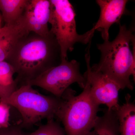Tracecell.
I'll list each match as a JSON object with an SVG mask.
<instances>
[{"label": "cell", "instance_id": "1", "mask_svg": "<svg viewBox=\"0 0 135 135\" xmlns=\"http://www.w3.org/2000/svg\"><path fill=\"white\" fill-rule=\"evenodd\" d=\"M6 61L17 74V85L20 82L22 86L60 64L62 58L60 47L53 34L42 36L30 32L18 42Z\"/></svg>", "mask_w": 135, "mask_h": 135}, {"label": "cell", "instance_id": "3", "mask_svg": "<svg viewBox=\"0 0 135 135\" xmlns=\"http://www.w3.org/2000/svg\"><path fill=\"white\" fill-rule=\"evenodd\" d=\"M68 88L61 97V102L56 114L64 125L66 135H86L94 127L99 106L90 94L89 83L79 95Z\"/></svg>", "mask_w": 135, "mask_h": 135}, {"label": "cell", "instance_id": "19", "mask_svg": "<svg viewBox=\"0 0 135 135\" xmlns=\"http://www.w3.org/2000/svg\"><path fill=\"white\" fill-rule=\"evenodd\" d=\"M14 91L12 89L0 86V99L7 98Z\"/></svg>", "mask_w": 135, "mask_h": 135}, {"label": "cell", "instance_id": "18", "mask_svg": "<svg viewBox=\"0 0 135 135\" xmlns=\"http://www.w3.org/2000/svg\"><path fill=\"white\" fill-rule=\"evenodd\" d=\"M0 135H24L19 127L9 126L7 128H0Z\"/></svg>", "mask_w": 135, "mask_h": 135}, {"label": "cell", "instance_id": "8", "mask_svg": "<svg viewBox=\"0 0 135 135\" xmlns=\"http://www.w3.org/2000/svg\"><path fill=\"white\" fill-rule=\"evenodd\" d=\"M127 0H97L100 9L99 19L93 26L101 33L104 41L109 40V31L114 23H119L126 12Z\"/></svg>", "mask_w": 135, "mask_h": 135}, {"label": "cell", "instance_id": "10", "mask_svg": "<svg viewBox=\"0 0 135 135\" xmlns=\"http://www.w3.org/2000/svg\"><path fill=\"white\" fill-rule=\"evenodd\" d=\"M131 98L130 95L127 94L126 102L115 110L120 135H135V105Z\"/></svg>", "mask_w": 135, "mask_h": 135}, {"label": "cell", "instance_id": "13", "mask_svg": "<svg viewBox=\"0 0 135 135\" xmlns=\"http://www.w3.org/2000/svg\"><path fill=\"white\" fill-rule=\"evenodd\" d=\"M51 3L49 0H29L27 8L44 28L49 29Z\"/></svg>", "mask_w": 135, "mask_h": 135}, {"label": "cell", "instance_id": "16", "mask_svg": "<svg viewBox=\"0 0 135 135\" xmlns=\"http://www.w3.org/2000/svg\"><path fill=\"white\" fill-rule=\"evenodd\" d=\"M28 25L29 31L42 36H49L50 34L49 29L44 28L35 19L31 12L26 8L24 14Z\"/></svg>", "mask_w": 135, "mask_h": 135}, {"label": "cell", "instance_id": "20", "mask_svg": "<svg viewBox=\"0 0 135 135\" xmlns=\"http://www.w3.org/2000/svg\"><path fill=\"white\" fill-rule=\"evenodd\" d=\"M2 17L1 14L0 13V28L2 27L1 24L2 22Z\"/></svg>", "mask_w": 135, "mask_h": 135}, {"label": "cell", "instance_id": "15", "mask_svg": "<svg viewBox=\"0 0 135 135\" xmlns=\"http://www.w3.org/2000/svg\"><path fill=\"white\" fill-rule=\"evenodd\" d=\"M27 135H66L64 129L53 119L48 120L45 125L39 127L38 129Z\"/></svg>", "mask_w": 135, "mask_h": 135}, {"label": "cell", "instance_id": "5", "mask_svg": "<svg viewBox=\"0 0 135 135\" xmlns=\"http://www.w3.org/2000/svg\"><path fill=\"white\" fill-rule=\"evenodd\" d=\"M19 111L24 127H31L44 119H53L61 102V98L44 95L28 84L20 86L9 97L0 99Z\"/></svg>", "mask_w": 135, "mask_h": 135}, {"label": "cell", "instance_id": "12", "mask_svg": "<svg viewBox=\"0 0 135 135\" xmlns=\"http://www.w3.org/2000/svg\"><path fill=\"white\" fill-rule=\"evenodd\" d=\"M29 0H0V11L5 26L15 24L24 14Z\"/></svg>", "mask_w": 135, "mask_h": 135}, {"label": "cell", "instance_id": "4", "mask_svg": "<svg viewBox=\"0 0 135 135\" xmlns=\"http://www.w3.org/2000/svg\"><path fill=\"white\" fill-rule=\"evenodd\" d=\"M50 31L55 36L60 47L62 60L68 59L75 44H86L92 41L95 30L93 27L85 33H77L74 8L68 0H50Z\"/></svg>", "mask_w": 135, "mask_h": 135}, {"label": "cell", "instance_id": "17", "mask_svg": "<svg viewBox=\"0 0 135 135\" xmlns=\"http://www.w3.org/2000/svg\"><path fill=\"white\" fill-rule=\"evenodd\" d=\"M10 108L9 105L0 101V128H7L10 126Z\"/></svg>", "mask_w": 135, "mask_h": 135}, {"label": "cell", "instance_id": "6", "mask_svg": "<svg viewBox=\"0 0 135 135\" xmlns=\"http://www.w3.org/2000/svg\"><path fill=\"white\" fill-rule=\"evenodd\" d=\"M80 66L75 60H62L60 64L51 68L26 84L40 87L60 98L73 83H77L83 89L85 88L87 80L81 73Z\"/></svg>", "mask_w": 135, "mask_h": 135}, {"label": "cell", "instance_id": "14", "mask_svg": "<svg viewBox=\"0 0 135 135\" xmlns=\"http://www.w3.org/2000/svg\"><path fill=\"white\" fill-rule=\"evenodd\" d=\"M15 73L14 68L9 63L6 61L0 62V86L16 90L17 85L13 78Z\"/></svg>", "mask_w": 135, "mask_h": 135}, {"label": "cell", "instance_id": "11", "mask_svg": "<svg viewBox=\"0 0 135 135\" xmlns=\"http://www.w3.org/2000/svg\"><path fill=\"white\" fill-rule=\"evenodd\" d=\"M119 123L115 110L105 111L97 117L94 127L86 135H119Z\"/></svg>", "mask_w": 135, "mask_h": 135}, {"label": "cell", "instance_id": "2", "mask_svg": "<svg viewBox=\"0 0 135 135\" xmlns=\"http://www.w3.org/2000/svg\"><path fill=\"white\" fill-rule=\"evenodd\" d=\"M134 35L126 25H120L118 35L113 41H104L97 47L101 53L99 62L91 67L92 70L106 75L123 89L134 87L130 77L135 80Z\"/></svg>", "mask_w": 135, "mask_h": 135}, {"label": "cell", "instance_id": "9", "mask_svg": "<svg viewBox=\"0 0 135 135\" xmlns=\"http://www.w3.org/2000/svg\"><path fill=\"white\" fill-rule=\"evenodd\" d=\"M30 32L24 15L14 24L0 28V62L6 61L18 42Z\"/></svg>", "mask_w": 135, "mask_h": 135}, {"label": "cell", "instance_id": "7", "mask_svg": "<svg viewBox=\"0 0 135 135\" xmlns=\"http://www.w3.org/2000/svg\"><path fill=\"white\" fill-rule=\"evenodd\" d=\"M89 43L85 55L87 70L83 75L90 85L91 96L98 105H105L109 110H115L120 105L118 99L121 88L106 75L91 68L90 53L91 42Z\"/></svg>", "mask_w": 135, "mask_h": 135}]
</instances>
